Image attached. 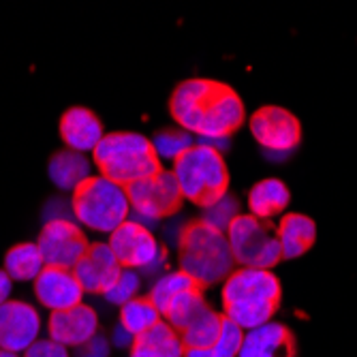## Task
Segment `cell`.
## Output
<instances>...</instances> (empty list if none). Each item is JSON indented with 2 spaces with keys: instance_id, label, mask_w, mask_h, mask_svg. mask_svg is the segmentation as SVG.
<instances>
[{
  "instance_id": "4dcf8cb0",
  "label": "cell",
  "mask_w": 357,
  "mask_h": 357,
  "mask_svg": "<svg viewBox=\"0 0 357 357\" xmlns=\"http://www.w3.org/2000/svg\"><path fill=\"white\" fill-rule=\"evenodd\" d=\"M86 349H90L88 353H79V357H92V355H96V357H105L107 355V344H105V340H101V338H92V340H88L86 344H84Z\"/></svg>"
},
{
  "instance_id": "d4e9b609",
  "label": "cell",
  "mask_w": 357,
  "mask_h": 357,
  "mask_svg": "<svg viewBox=\"0 0 357 357\" xmlns=\"http://www.w3.org/2000/svg\"><path fill=\"white\" fill-rule=\"evenodd\" d=\"M160 321H163V317H160V312L156 310L150 298H133L120 308V326L133 338L152 330Z\"/></svg>"
},
{
  "instance_id": "f546056e",
  "label": "cell",
  "mask_w": 357,
  "mask_h": 357,
  "mask_svg": "<svg viewBox=\"0 0 357 357\" xmlns=\"http://www.w3.org/2000/svg\"><path fill=\"white\" fill-rule=\"evenodd\" d=\"M24 357H69V353L62 344L50 338V340H35L26 349Z\"/></svg>"
},
{
  "instance_id": "4fadbf2b",
  "label": "cell",
  "mask_w": 357,
  "mask_h": 357,
  "mask_svg": "<svg viewBox=\"0 0 357 357\" xmlns=\"http://www.w3.org/2000/svg\"><path fill=\"white\" fill-rule=\"evenodd\" d=\"M41 330L39 312L26 302L7 300L0 304V349L20 353L37 340Z\"/></svg>"
},
{
  "instance_id": "5b68a950",
  "label": "cell",
  "mask_w": 357,
  "mask_h": 357,
  "mask_svg": "<svg viewBox=\"0 0 357 357\" xmlns=\"http://www.w3.org/2000/svg\"><path fill=\"white\" fill-rule=\"evenodd\" d=\"M174 176L184 199L206 210L216 206L229 190V172L222 154L210 144H192L176 156Z\"/></svg>"
},
{
  "instance_id": "8fae6325",
  "label": "cell",
  "mask_w": 357,
  "mask_h": 357,
  "mask_svg": "<svg viewBox=\"0 0 357 357\" xmlns=\"http://www.w3.org/2000/svg\"><path fill=\"white\" fill-rule=\"evenodd\" d=\"M109 248L116 255L120 268H148L160 252L156 238L142 222L124 220L112 231Z\"/></svg>"
},
{
  "instance_id": "cb8c5ba5",
  "label": "cell",
  "mask_w": 357,
  "mask_h": 357,
  "mask_svg": "<svg viewBox=\"0 0 357 357\" xmlns=\"http://www.w3.org/2000/svg\"><path fill=\"white\" fill-rule=\"evenodd\" d=\"M43 270V259L32 242H22L9 248L5 255V272L11 280H35Z\"/></svg>"
},
{
  "instance_id": "f1b7e54d",
  "label": "cell",
  "mask_w": 357,
  "mask_h": 357,
  "mask_svg": "<svg viewBox=\"0 0 357 357\" xmlns=\"http://www.w3.org/2000/svg\"><path fill=\"white\" fill-rule=\"evenodd\" d=\"M236 216H238V202L234 197H229V195H225V197L216 206L208 208L204 220H208L210 225H214L216 229L225 231Z\"/></svg>"
},
{
  "instance_id": "6da1fadb",
  "label": "cell",
  "mask_w": 357,
  "mask_h": 357,
  "mask_svg": "<svg viewBox=\"0 0 357 357\" xmlns=\"http://www.w3.org/2000/svg\"><path fill=\"white\" fill-rule=\"evenodd\" d=\"M172 118L204 139H227L244 124L240 94L222 82L195 77L176 86L169 99Z\"/></svg>"
},
{
  "instance_id": "ffe728a7",
  "label": "cell",
  "mask_w": 357,
  "mask_h": 357,
  "mask_svg": "<svg viewBox=\"0 0 357 357\" xmlns=\"http://www.w3.org/2000/svg\"><path fill=\"white\" fill-rule=\"evenodd\" d=\"M131 357H184L180 336L169 323L160 321L152 330L133 338Z\"/></svg>"
},
{
  "instance_id": "44dd1931",
  "label": "cell",
  "mask_w": 357,
  "mask_h": 357,
  "mask_svg": "<svg viewBox=\"0 0 357 357\" xmlns=\"http://www.w3.org/2000/svg\"><path fill=\"white\" fill-rule=\"evenodd\" d=\"M289 202H291L289 188L276 178H266L261 182H257L248 195V208L252 216L264 220H270L272 216L284 212Z\"/></svg>"
},
{
  "instance_id": "ba28073f",
  "label": "cell",
  "mask_w": 357,
  "mask_h": 357,
  "mask_svg": "<svg viewBox=\"0 0 357 357\" xmlns=\"http://www.w3.org/2000/svg\"><path fill=\"white\" fill-rule=\"evenodd\" d=\"M122 190L126 195L128 206H133L139 216L152 220L176 214L184 202V195L178 186L174 172H165V169L126 184Z\"/></svg>"
},
{
  "instance_id": "ac0fdd59",
  "label": "cell",
  "mask_w": 357,
  "mask_h": 357,
  "mask_svg": "<svg viewBox=\"0 0 357 357\" xmlns=\"http://www.w3.org/2000/svg\"><path fill=\"white\" fill-rule=\"evenodd\" d=\"M276 234L280 240L282 248V259H296L308 252L314 246L317 240V225L312 218L298 214V212H289L282 216L280 225L276 227Z\"/></svg>"
},
{
  "instance_id": "52a82bcc",
  "label": "cell",
  "mask_w": 357,
  "mask_h": 357,
  "mask_svg": "<svg viewBox=\"0 0 357 357\" xmlns=\"http://www.w3.org/2000/svg\"><path fill=\"white\" fill-rule=\"evenodd\" d=\"M73 214L94 231H114L128 216L124 190L105 178H86L73 190Z\"/></svg>"
},
{
  "instance_id": "9a60e30c",
  "label": "cell",
  "mask_w": 357,
  "mask_h": 357,
  "mask_svg": "<svg viewBox=\"0 0 357 357\" xmlns=\"http://www.w3.org/2000/svg\"><path fill=\"white\" fill-rule=\"evenodd\" d=\"M35 296L45 308L54 312V310H67V308L82 304L84 289L71 270L43 266V270L35 278Z\"/></svg>"
},
{
  "instance_id": "603a6c76",
  "label": "cell",
  "mask_w": 357,
  "mask_h": 357,
  "mask_svg": "<svg viewBox=\"0 0 357 357\" xmlns=\"http://www.w3.org/2000/svg\"><path fill=\"white\" fill-rule=\"evenodd\" d=\"M192 291H206V289H204V284H199L192 276H188L186 272L178 270V272H172V274L163 276L152 287L150 300L156 306V310L160 312V317H165V312L169 310V306L178 298H182L184 294H192Z\"/></svg>"
},
{
  "instance_id": "7a4b0ae2",
  "label": "cell",
  "mask_w": 357,
  "mask_h": 357,
  "mask_svg": "<svg viewBox=\"0 0 357 357\" xmlns=\"http://www.w3.org/2000/svg\"><path fill=\"white\" fill-rule=\"evenodd\" d=\"M280 280L268 270L240 268L222 284L225 317L242 330H255L270 323L280 308Z\"/></svg>"
},
{
  "instance_id": "484cf974",
  "label": "cell",
  "mask_w": 357,
  "mask_h": 357,
  "mask_svg": "<svg viewBox=\"0 0 357 357\" xmlns=\"http://www.w3.org/2000/svg\"><path fill=\"white\" fill-rule=\"evenodd\" d=\"M242 340H244L242 328H238L231 319H227L222 334L214 347H210L208 351H199V353H184V357H238Z\"/></svg>"
},
{
  "instance_id": "d6986e66",
  "label": "cell",
  "mask_w": 357,
  "mask_h": 357,
  "mask_svg": "<svg viewBox=\"0 0 357 357\" xmlns=\"http://www.w3.org/2000/svg\"><path fill=\"white\" fill-rule=\"evenodd\" d=\"M227 317L220 312H214L210 306H206L197 317H195L188 326L178 334L180 344H182V355L184 353H199L208 351L210 347L216 344V340L222 334Z\"/></svg>"
},
{
  "instance_id": "83f0119b",
  "label": "cell",
  "mask_w": 357,
  "mask_h": 357,
  "mask_svg": "<svg viewBox=\"0 0 357 357\" xmlns=\"http://www.w3.org/2000/svg\"><path fill=\"white\" fill-rule=\"evenodd\" d=\"M137 289H139V278L137 274H133L131 270H122L118 280L114 282V287L105 294V298L112 302V304H126L131 302L133 298H137Z\"/></svg>"
},
{
  "instance_id": "7c38bea8",
  "label": "cell",
  "mask_w": 357,
  "mask_h": 357,
  "mask_svg": "<svg viewBox=\"0 0 357 357\" xmlns=\"http://www.w3.org/2000/svg\"><path fill=\"white\" fill-rule=\"evenodd\" d=\"M77 282L86 294L92 296H105L118 280L122 268L118 264L116 255L112 252L109 244H90L84 257L77 261V266L71 270Z\"/></svg>"
},
{
  "instance_id": "8992f818",
  "label": "cell",
  "mask_w": 357,
  "mask_h": 357,
  "mask_svg": "<svg viewBox=\"0 0 357 357\" xmlns=\"http://www.w3.org/2000/svg\"><path fill=\"white\" fill-rule=\"evenodd\" d=\"M236 264L252 270H270L282 261V248L276 227L252 214H238L227 227Z\"/></svg>"
},
{
  "instance_id": "d6a6232c",
  "label": "cell",
  "mask_w": 357,
  "mask_h": 357,
  "mask_svg": "<svg viewBox=\"0 0 357 357\" xmlns=\"http://www.w3.org/2000/svg\"><path fill=\"white\" fill-rule=\"evenodd\" d=\"M0 357H17V353H11V351L0 349Z\"/></svg>"
},
{
  "instance_id": "277c9868",
  "label": "cell",
  "mask_w": 357,
  "mask_h": 357,
  "mask_svg": "<svg viewBox=\"0 0 357 357\" xmlns=\"http://www.w3.org/2000/svg\"><path fill=\"white\" fill-rule=\"evenodd\" d=\"M94 165L99 167L101 178L124 188L126 184L160 172V158L154 144L139 133H109L92 150Z\"/></svg>"
},
{
  "instance_id": "9c48e42d",
  "label": "cell",
  "mask_w": 357,
  "mask_h": 357,
  "mask_svg": "<svg viewBox=\"0 0 357 357\" xmlns=\"http://www.w3.org/2000/svg\"><path fill=\"white\" fill-rule=\"evenodd\" d=\"M88 240L84 231L75 222H69L64 218L50 220L39 236L37 248L41 252L43 266L60 268V270H73L77 261L88 250Z\"/></svg>"
},
{
  "instance_id": "5bb4252c",
  "label": "cell",
  "mask_w": 357,
  "mask_h": 357,
  "mask_svg": "<svg viewBox=\"0 0 357 357\" xmlns=\"http://www.w3.org/2000/svg\"><path fill=\"white\" fill-rule=\"evenodd\" d=\"M50 338L62 347H84L88 340L96 336L99 319L96 312L86 306L77 304L67 310H54L50 314Z\"/></svg>"
},
{
  "instance_id": "1f68e13d",
  "label": "cell",
  "mask_w": 357,
  "mask_h": 357,
  "mask_svg": "<svg viewBox=\"0 0 357 357\" xmlns=\"http://www.w3.org/2000/svg\"><path fill=\"white\" fill-rule=\"evenodd\" d=\"M11 278L5 270H0V304H5L9 294H11Z\"/></svg>"
},
{
  "instance_id": "30bf717a",
  "label": "cell",
  "mask_w": 357,
  "mask_h": 357,
  "mask_svg": "<svg viewBox=\"0 0 357 357\" xmlns=\"http://www.w3.org/2000/svg\"><path fill=\"white\" fill-rule=\"evenodd\" d=\"M250 133L272 152H291L302 139V124L289 109L266 105L252 114Z\"/></svg>"
},
{
  "instance_id": "3957f363",
  "label": "cell",
  "mask_w": 357,
  "mask_h": 357,
  "mask_svg": "<svg viewBox=\"0 0 357 357\" xmlns=\"http://www.w3.org/2000/svg\"><path fill=\"white\" fill-rule=\"evenodd\" d=\"M178 259L180 270L204 284V289L227 280L236 266L227 236L204 218L190 220L180 229Z\"/></svg>"
},
{
  "instance_id": "e0dca14e",
  "label": "cell",
  "mask_w": 357,
  "mask_h": 357,
  "mask_svg": "<svg viewBox=\"0 0 357 357\" xmlns=\"http://www.w3.org/2000/svg\"><path fill=\"white\" fill-rule=\"evenodd\" d=\"M60 137L69 150H94V146L103 139V122L88 107H71L60 118Z\"/></svg>"
},
{
  "instance_id": "7402d4cb",
  "label": "cell",
  "mask_w": 357,
  "mask_h": 357,
  "mask_svg": "<svg viewBox=\"0 0 357 357\" xmlns=\"http://www.w3.org/2000/svg\"><path fill=\"white\" fill-rule=\"evenodd\" d=\"M50 178L62 190H75L90 178V163L75 150H58L50 158Z\"/></svg>"
},
{
  "instance_id": "2e32d148",
  "label": "cell",
  "mask_w": 357,
  "mask_h": 357,
  "mask_svg": "<svg viewBox=\"0 0 357 357\" xmlns=\"http://www.w3.org/2000/svg\"><path fill=\"white\" fill-rule=\"evenodd\" d=\"M238 357H298V338L284 323H266L244 336Z\"/></svg>"
},
{
  "instance_id": "4316f807",
  "label": "cell",
  "mask_w": 357,
  "mask_h": 357,
  "mask_svg": "<svg viewBox=\"0 0 357 357\" xmlns=\"http://www.w3.org/2000/svg\"><path fill=\"white\" fill-rule=\"evenodd\" d=\"M154 150L160 156H165V158H176L180 156L184 150H188L192 146V137L188 131H184V128H160V131L154 133Z\"/></svg>"
}]
</instances>
